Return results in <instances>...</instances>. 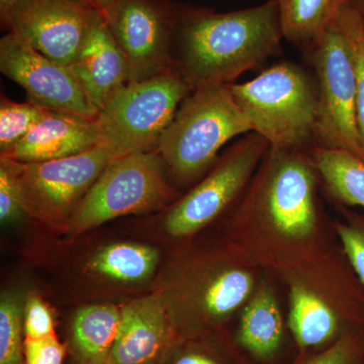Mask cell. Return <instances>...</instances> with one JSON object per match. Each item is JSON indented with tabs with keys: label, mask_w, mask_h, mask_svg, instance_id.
Here are the masks:
<instances>
[{
	"label": "cell",
	"mask_w": 364,
	"mask_h": 364,
	"mask_svg": "<svg viewBox=\"0 0 364 364\" xmlns=\"http://www.w3.org/2000/svg\"><path fill=\"white\" fill-rule=\"evenodd\" d=\"M181 335L166 301L151 296L121 306V321L107 364H161Z\"/></svg>",
	"instance_id": "4fadbf2b"
},
{
	"label": "cell",
	"mask_w": 364,
	"mask_h": 364,
	"mask_svg": "<svg viewBox=\"0 0 364 364\" xmlns=\"http://www.w3.org/2000/svg\"><path fill=\"white\" fill-rule=\"evenodd\" d=\"M269 144L251 132L232 145L214 167L181 200L174 203L164 220L171 236H188L214 221L247 186Z\"/></svg>",
	"instance_id": "30bf717a"
},
{
	"label": "cell",
	"mask_w": 364,
	"mask_h": 364,
	"mask_svg": "<svg viewBox=\"0 0 364 364\" xmlns=\"http://www.w3.org/2000/svg\"><path fill=\"white\" fill-rule=\"evenodd\" d=\"M251 132L229 85L200 86L181 102L157 151L169 176L188 183L214 167L229 141Z\"/></svg>",
	"instance_id": "3957f363"
},
{
	"label": "cell",
	"mask_w": 364,
	"mask_h": 364,
	"mask_svg": "<svg viewBox=\"0 0 364 364\" xmlns=\"http://www.w3.org/2000/svg\"><path fill=\"white\" fill-rule=\"evenodd\" d=\"M177 7L174 67L193 90L233 85L277 54L284 39L279 0L228 13Z\"/></svg>",
	"instance_id": "6da1fadb"
},
{
	"label": "cell",
	"mask_w": 364,
	"mask_h": 364,
	"mask_svg": "<svg viewBox=\"0 0 364 364\" xmlns=\"http://www.w3.org/2000/svg\"><path fill=\"white\" fill-rule=\"evenodd\" d=\"M253 286L252 274L242 268L227 267L210 273L195 289L196 310L179 335L191 337L214 332L215 326L247 301Z\"/></svg>",
	"instance_id": "2e32d148"
},
{
	"label": "cell",
	"mask_w": 364,
	"mask_h": 364,
	"mask_svg": "<svg viewBox=\"0 0 364 364\" xmlns=\"http://www.w3.org/2000/svg\"><path fill=\"white\" fill-rule=\"evenodd\" d=\"M51 109L33 102H16L2 95L0 100V156L21 142Z\"/></svg>",
	"instance_id": "603a6c76"
},
{
	"label": "cell",
	"mask_w": 364,
	"mask_h": 364,
	"mask_svg": "<svg viewBox=\"0 0 364 364\" xmlns=\"http://www.w3.org/2000/svg\"><path fill=\"white\" fill-rule=\"evenodd\" d=\"M121 321L114 305L83 306L74 316L69 335L71 364H107Z\"/></svg>",
	"instance_id": "e0dca14e"
},
{
	"label": "cell",
	"mask_w": 364,
	"mask_h": 364,
	"mask_svg": "<svg viewBox=\"0 0 364 364\" xmlns=\"http://www.w3.org/2000/svg\"><path fill=\"white\" fill-rule=\"evenodd\" d=\"M23 306L16 294H2L0 299V364H25Z\"/></svg>",
	"instance_id": "cb8c5ba5"
},
{
	"label": "cell",
	"mask_w": 364,
	"mask_h": 364,
	"mask_svg": "<svg viewBox=\"0 0 364 364\" xmlns=\"http://www.w3.org/2000/svg\"><path fill=\"white\" fill-rule=\"evenodd\" d=\"M117 158L102 144L74 156L36 163L0 158L16 179L26 214L61 225L77 207L105 167Z\"/></svg>",
	"instance_id": "ba28073f"
},
{
	"label": "cell",
	"mask_w": 364,
	"mask_h": 364,
	"mask_svg": "<svg viewBox=\"0 0 364 364\" xmlns=\"http://www.w3.org/2000/svg\"><path fill=\"white\" fill-rule=\"evenodd\" d=\"M177 14L171 0H112L102 18L126 58L129 82L174 67Z\"/></svg>",
	"instance_id": "9c48e42d"
},
{
	"label": "cell",
	"mask_w": 364,
	"mask_h": 364,
	"mask_svg": "<svg viewBox=\"0 0 364 364\" xmlns=\"http://www.w3.org/2000/svg\"><path fill=\"white\" fill-rule=\"evenodd\" d=\"M336 23L348 43L356 76V112L364 151V20L346 1L340 7Z\"/></svg>",
	"instance_id": "d4e9b609"
},
{
	"label": "cell",
	"mask_w": 364,
	"mask_h": 364,
	"mask_svg": "<svg viewBox=\"0 0 364 364\" xmlns=\"http://www.w3.org/2000/svg\"><path fill=\"white\" fill-rule=\"evenodd\" d=\"M191 91L176 67L129 82L98 114L100 144L117 157L157 151L163 133Z\"/></svg>",
	"instance_id": "277c9868"
},
{
	"label": "cell",
	"mask_w": 364,
	"mask_h": 364,
	"mask_svg": "<svg viewBox=\"0 0 364 364\" xmlns=\"http://www.w3.org/2000/svg\"><path fill=\"white\" fill-rule=\"evenodd\" d=\"M26 214L21 203L20 191L11 169L0 160V220L7 224Z\"/></svg>",
	"instance_id": "f546056e"
},
{
	"label": "cell",
	"mask_w": 364,
	"mask_h": 364,
	"mask_svg": "<svg viewBox=\"0 0 364 364\" xmlns=\"http://www.w3.org/2000/svg\"><path fill=\"white\" fill-rule=\"evenodd\" d=\"M284 337L277 298L269 287L262 286L244 309L237 344L255 360L268 363L279 353Z\"/></svg>",
	"instance_id": "ac0fdd59"
},
{
	"label": "cell",
	"mask_w": 364,
	"mask_h": 364,
	"mask_svg": "<svg viewBox=\"0 0 364 364\" xmlns=\"http://www.w3.org/2000/svg\"><path fill=\"white\" fill-rule=\"evenodd\" d=\"M306 56L318 86L315 146L347 151L364 160L356 112L355 68L336 18Z\"/></svg>",
	"instance_id": "52a82bcc"
},
{
	"label": "cell",
	"mask_w": 364,
	"mask_h": 364,
	"mask_svg": "<svg viewBox=\"0 0 364 364\" xmlns=\"http://www.w3.org/2000/svg\"><path fill=\"white\" fill-rule=\"evenodd\" d=\"M100 16L83 0H16L0 14L9 32L65 66L73 63Z\"/></svg>",
	"instance_id": "8fae6325"
},
{
	"label": "cell",
	"mask_w": 364,
	"mask_h": 364,
	"mask_svg": "<svg viewBox=\"0 0 364 364\" xmlns=\"http://www.w3.org/2000/svg\"><path fill=\"white\" fill-rule=\"evenodd\" d=\"M16 0H0V14L4 13Z\"/></svg>",
	"instance_id": "836d02e7"
},
{
	"label": "cell",
	"mask_w": 364,
	"mask_h": 364,
	"mask_svg": "<svg viewBox=\"0 0 364 364\" xmlns=\"http://www.w3.org/2000/svg\"><path fill=\"white\" fill-rule=\"evenodd\" d=\"M68 67L98 112L130 81L126 58L102 16Z\"/></svg>",
	"instance_id": "9a60e30c"
},
{
	"label": "cell",
	"mask_w": 364,
	"mask_h": 364,
	"mask_svg": "<svg viewBox=\"0 0 364 364\" xmlns=\"http://www.w3.org/2000/svg\"><path fill=\"white\" fill-rule=\"evenodd\" d=\"M168 174L158 151L114 158L67 220L66 234L80 236L117 218L164 207L174 196Z\"/></svg>",
	"instance_id": "5b68a950"
},
{
	"label": "cell",
	"mask_w": 364,
	"mask_h": 364,
	"mask_svg": "<svg viewBox=\"0 0 364 364\" xmlns=\"http://www.w3.org/2000/svg\"><path fill=\"white\" fill-rule=\"evenodd\" d=\"M349 219L336 229L349 264L364 287V218L351 215Z\"/></svg>",
	"instance_id": "83f0119b"
},
{
	"label": "cell",
	"mask_w": 364,
	"mask_h": 364,
	"mask_svg": "<svg viewBox=\"0 0 364 364\" xmlns=\"http://www.w3.org/2000/svg\"><path fill=\"white\" fill-rule=\"evenodd\" d=\"M254 133L270 147L305 151L315 146L318 93L315 76L293 62H282L245 83L229 85Z\"/></svg>",
	"instance_id": "7a4b0ae2"
},
{
	"label": "cell",
	"mask_w": 364,
	"mask_h": 364,
	"mask_svg": "<svg viewBox=\"0 0 364 364\" xmlns=\"http://www.w3.org/2000/svg\"><path fill=\"white\" fill-rule=\"evenodd\" d=\"M158 262L159 254L156 249L123 242L100 249L88 262V268L105 279L129 284L149 279Z\"/></svg>",
	"instance_id": "7402d4cb"
},
{
	"label": "cell",
	"mask_w": 364,
	"mask_h": 364,
	"mask_svg": "<svg viewBox=\"0 0 364 364\" xmlns=\"http://www.w3.org/2000/svg\"><path fill=\"white\" fill-rule=\"evenodd\" d=\"M346 2L364 20V0H346Z\"/></svg>",
	"instance_id": "d6a6232c"
},
{
	"label": "cell",
	"mask_w": 364,
	"mask_h": 364,
	"mask_svg": "<svg viewBox=\"0 0 364 364\" xmlns=\"http://www.w3.org/2000/svg\"><path fill=\"white\" fill-rule=\"evenodd\" d=\"M318 170L305 151L269 147L245 202L282 236L304 239L315 231Z\"/></svg>",
	"instance_id": "8992f818"
},
{
	"label": "cell",
	"mask_w": 364,
	"mask_h": 364,
	"mask_svg": "<svg viewBox=\"0 0 364 364\" xmlns=\"http://www.w3.org/2000/svg\"><path fill=\"white\" fill-rule=\"evenodd\" d=\"M67 352L66 345L57 335L44 339H25V364H63Z\"/></svg>",
	"instance_id": "4dcf8cb0"
},
{
	"label": "cell",
	"mask_w": 364,
	"mask_h": 364,
	"mask_svg": "<svg viewBox=\"0 0 364 364\" xmlns=\"http://www.w3.org/2000/svg\"><path fill=\"white\" fill-rule=\"evenodd\" d=\"M83 1L90 4L93 9H97L98 13L104 16L109 7L111 6L112 0H83Z\"/></svg>",
	"instance_id": "1f68e13d"
},
{
	"label": "cell",
	"mask_w": 364,
	"mask_h": 364,
	"mask_svg": "<svg viewBox=\"0 0 364 364\" xmlns=\"http://www.w3.org/2000/svg\"><path fill=\"white\" fill-rule=\"evenodd\" d=\"M311 157L328 193L345 205L364 208V160L343 150L313 146Z\"/></svg>",
	"instance_id": "44dd1931"
},
{
	"label": "cell",
	"mask_w": 364,
	"mask_h": 364,
	"mask_svg": "<svg viewBox=\"0 0 364 364\" xmlns=\"http://www.w3.org/2000/svg\"><path fill=\"white\" fill-rule=\"evenodd\" d=\"M0 71L25 90L28 102L88 119L100 114L68 66L41 54L16 33L0 40Z\"/></svg>",
	"instance_id": "7c38bea8"
},
{
	"label": "cell",
	"mask_w": 364,
	"mask_h": 364,
	"mask_svg": "<svg viewBox=\"0 0 364 364\" xmlns=\"http://www.w3.org/2000/svg\"><path fill=\"white\" fill-rule=\"evenodd\" d=\"M346 0H279L284 39L306 54L336 18Z\"/></svg>",
	"instance_id": "ffe728a7"
},
{
	"label": "cell",
	"mask_w": 364,
	"mask_h": 364,
	"mask_svg": "<svg viewBox=\"0 0 364 364\" xmlns=\"http://www.w3.org/2000/svg\"><path fill=\"white\" fill-rule=\"evenodd\" d=\"M25 339H44L55 336L54 317L47 304L37 294H31L23 306Z\"/></svg>",
	"instance_id": "f1b7e54d"
},
{
	"label": "cell",
	"mask_w": 364,
	"mask_h": 364,
	"mask_svg": "<svg viewBox=\"0 0 364 364\" xmlns=\"http://www.w3.org/2000/svg\"><path fill=\"white\" fill-rule=\"evenodd\" d=\"M296 364H364V326Z\"/></svg>",
	"instance_id": "4316f807"
},
{
	"label": "cell",
	"mask_w": 364,
	"mask_h": 364,
	"mask_svg": "<svg viewBox=\"0 0 364 364\" xmlns=\"http://www.w3.org/2000/svg\"><path fill=\"white\" fill-rule=\"evenodd\" d=\"M289 328L301 351L329 347L348 333L330 306L301 284L291 289ZM350 332V331H349Z\"/></svg>",
	"instance_id": "d6986e66"
},
{
	"label": "cell",
	"mask_w": 364,
	"mask_h": 364,
	"mask_svg": "<svg viewBox=\"0 0 364 364\" xmlns=\"http://www.w3.org/2000/svg\"><path fill=\"white\" fill-rule=\"evenodd\" d=\"M210 334L179 336L161 364H246L234 351L213 343Z\"/></svg>",
	"instance_id": "484cf974"
},
{
	"label": "cell",
	"mask_w": 364,
	"mask_h": 364,
	"mask_svg": "<svg viewBox=\"0 0 364 364\" xmlns=\"http://www.w3.org/2000/svg\"><path fill=\"white\" fill-rule=\"evenodd\" d=\"M100 144L97 119L49 111L1 158L21 163L50 161L80 154Z\"/></svg>",
	"instance_id": "5bb4252c"
}]
</instances>
